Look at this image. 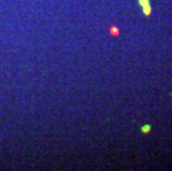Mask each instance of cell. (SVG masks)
Listing matches in <instances>:
<instances>
[{"label":"cell","instance_id":"277c9868","mask_svg":"<svg viewBox=\"0 0 172 171\" xmlns=\"http://www.w3.org/2000/svg\"><path fill=\"white\" fill-rule=\"evenodd\" d=\"M138 2H139V5H140V7H141V8L147 7V6H149V5H151V3H150V0H138Z\"/></svg>","mask_w":172,"mask_h":171},{"label":"cell","instance_id":"3957f363","mask_svg":"<svg viewBox=\"0 0 172 171\" xmlns=\"http://www.w3.org/2000/svg\"><path fill=\"white\" fill-rule=\"evenodd\" d=\"M151 129H152L151 124H143L141 127V131L143 133H149L151 131Z\"/></svg>","mask_w":172,"mask_h":171},{"label":"cell","instance_id":"7a4b0ae2","mask_svg":"<svg viewBox=\"0 0 172 171\" xmlns=\"http://www.w3.org/2000/svg\"><path fill=\"white\" fill-rule=\"evenodd\" d=\"M109 32H110L111 36H119V32H120V31H119V28H118L117 26H111Z\"/></svg>","mask_w":172,"mask_h":171},{"label":"cell","instance_id":"6da1fadb","mask_svg":"<svg viewBox=\"0 0 172 171\" xmlns=\"http://www.w3.org/2000/svg\"><path fill=\"white\" fill-rule=\"evenodd\" d=\"M142 12L144 13V16H150L151 15V12H152V7H151V5H149V6H147V7H143L142 8Z\"/></svg>","mask_w":172,"mask_h":171}]
</instances>
